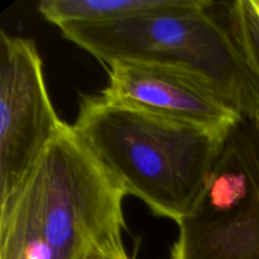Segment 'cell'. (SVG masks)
Returning a JSON list of instances; mask_svg holds the SVG:
<instances>
[{
  "mask_svg": "<svg viewBox=\"0 0 259 259\" xmlns=\"http://www.w3.org/2000/svg\"><path fill=\"white\" fill-rule=\"evenodd\" d=\"M171 259H259V119L227 134L206 187L179 223Z\"/></svg>",
  "mask_w": 259,
  "mask_h": 259,
  "instance_id": "277c9868",
  "label": "cell"
},
{
  "mask_svg": "<svg viewBox=\"0 0 259 259\" xmlns=\"http://www.w3.org/2000/svg\"><path fill=\"white\" fill-rule=\"evenodd\" d=\"M217 3L142 15L113 24L61 25L71 40L106 65L143 62L177 68L209 83L244 118L259 119V88Z\"/></svg>",
  "mask_w": 259,
  "mask_h": 259,
  "instance_id": "3957f363",
  "label": "cell"
},
{
  "mask_svg": "<svg viewBox=\"0 0 259 259\" xmlns=\"http://www.w3.org/2000/svg\"><path fill=\"white\" fill-rule=\"evenodd\" d=\"M194 0H43L38 12L57 27L113 24L142 15L189 7Z\"/></svg>",
  "mask_w": 259,
  "mask_h": 259,
  "instance_id": "52a82bcc",
  "label": "cell"
},
{
  "mask_svg": "<svg viewBox=\"0 0 259 259\" xmlns=\"http://www.w3.org/2000/svg\"><path fill=\"white\" fill-rule=\"evenodd\" d=\"M225 15L245 63L259 88V12L253 0L225 3Z\"/></svg>",
  "mask_w": 259,
  "mask_h": 259,
  "instance_id": "ba28073f",
  "label": "cell"
},
{
  "mask_svg": "<svg viewBox=\"0 0 259 259\" xmlns=\"http://www.w3.org/2000/svg\"><path fill=\"white\" fill-rule=\"evenodd\" d=\"M82 259H132L124 248L123 239H111L95 244Z\"/></svg>",
  "mask_w": 259,
  "mask_h": 259,
  "instance_id": "9c48e42d",
  "label": "cell"
},
{
  "mask_svg": "<svg viewBox=\"0 0 259 259\" xmlns=\"http://www.w3.org/2000/svg\"><path fill=\"white\" fill-rule=\"evenodd\" d=\"M42 60L32 39L0 35V201L8 199L60 133Z\"/></svg>",
  "mask_w": 259,
  "mask_h": 259,
  "instance_id": "5b68a950",
  "label": "cell"
},
{
  "mask_svg": "<svg viewBox=\"0 0 259 259\" xmlns=\"http://www.w3.org/2000/svg\"><path fill=\"white\" fill-rule=\"evenodd\" d=\"M103 94L119 103L219 133H228L243 118L209 83L154 63H111Z\"/></svg>",
  "mask_w": 259,
  "mask_h": 259,
  "instance_id": "8992f818",
  "label": "cell"
},
{
  "mask_svg": "<svg viewBox=\"0 0 259 259\" xmlns=\"http://www.w3.org/2000/svg\"><path fill=\"white\" fill-rule=\"evenodd\" d=\"M125 191L65 123L22 184L0 201V230L38 238L55 259L123 239Z\"/></svg>",
  "mask_w": 259,
  "mask_h": 259,
  "instance_id": "7a4b0ae2",
  "label": "cell"
},
{
  "mask_svg": "<svg viewBox=\"0 0 259 259\" xmlns=\"http://www.w3.org/2000/svg\"><path fill=\"white\" fill-rule=\"evenodd\" d=\"M73 129L126 195L179 224L206 187L228 133L85 95Z\"/></svg>",
  "mask_w": 259,
  "mask_h": 259,
  "instance_id": "6da1fadb",
  "label": "cell"
},
{
  "mask_svg": "<svg viewBox=\"0 0 259 259\" xmlns=\"http://www.w3.org/2000/svg\"><path fill=\"white\" fill-rule=\"evenodd\" d=\"M253 4L255 5V8H257L258 12H259V0H253Z\"/></svg>",
  "mask_w": 259,
  "mask_h": 259,
  "instance_id": "30bf717a",
  "label": "cell"
}]
</instances>
